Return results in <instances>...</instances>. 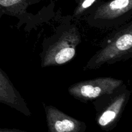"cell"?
I'll return each mask as SVG.
<instances>
[{"label":"cell","instance_id":"obj_1","mask_svg":"<svg viewBox=\"0 0 132 132\" xmlns=\"http://www.w3.org/2000/svg\"><path fill=\"white\" fill-rule=\"evenodd\" d=\"M131 24L116 34L105 46L96 53L86 64L88 69H95L104 63L117 61L131 53Z\"/></svg>","mask_w":132,"mask_h":132},{"label":"cell","instance_id":"obj_2","mask_svg":"<svg viewBox=\"0 0 132 132\" xmlns=\"http://www.w3.org/2000/svg\"><path fill=\"white\" fill-rule=\"evenodd\" d=\"M123 81L110 77H98L81 81L68 88V93L73 98L83 103L93 101L105 95H111L117 92Z\"/></svg>","mask_w":132,"mask_h":132},{"label":"cell","instance_id":"obj_3","mask_svg":"<svg viewBox=\"0 0 132 132\" xmlns=\"http://www.w3.org/2000/svg\"><path fill=\"white\" fill-rule=\"evenodd\" d=\"M79 42V35L76 30L65 32L46 50L42 67L61 65L72 60L76 55V46Z\"/></svg>","mask_w":132,"mask_h":132},{"label":"cell","instance_id":"obj_4","mask_svg":"<svg viewBox=\"0 0 132 132\" xmlns=\"http://www.w3.org/2000/svg\"><path fill=\"white\" fill-rule=\"evenodd\" d=\"M116 94L111 101L98 113L95 119L98 126L104 131H110L116 127L130 97V92L128 89L119 92L118 90Z\"/></svg>","mask_w":132,"mask_h":132},{"label":"cell","instance_id":"obj_5","mask_svg":"<svg viewBox=\"0 0 132 132\" xmlns=\"http://www.w3.org/2000/svg\"><path fill=\"white\" fill-rule=\"evenodd\" d=\"M43 104L48 132H85L86 125L52 105Z\"/></svg>","mask_w":132,"mask_h":132},{"label":"cell","instance_id":"obj_6","mask_svg":"<svg viewBox=\"0 0 132 132\" xmlns=\"http://www.w3.org/2000/svg\"><path fill=\"white\" fill-rule=\"evenodd\" d=\"M0 103L5 104L27 117L31 112L19 92L15 89L7 75L0 68Z\"/></svg>","mask_w":132,"mask_h":132},{"label":"cell","instance_id":"obj_7","mask_svg":"<svg viewBox=\"0 0 132 132\" xmlns=\"http://www.w3.org/2000/svg\"><path fill=\"white\" fill-rule=\"evenodd\" d=\"M130 9V0H113L108 5L106 9L97 11L94 20L102 21L104 24L122 19V15L127 12Z\"/></svg>","mask_w":132,"mask_h":132},{"label":"cell","instance_id":"obj_8","mask_svg":"<svg viewBox=\"0 0 132 132\" xmlns=\"http://www.w3.org/2000/svg\"><path fill=\"white\" fill-rule=\"evenodd\" d=\"M21 0H0V6L2 7H9L18 3Z\"/></svg>","mask_w":132,"mask_h":132},{"label":"cell","instance_id":"obj_9","mask_svg":"<svg viewBox=\"0 0 132 132\" xmlns=\"http://www.w3.org/2000/svg\"><path fill=\"white\" fill-rule=\"evenodd\" d=\"M0 132H28L23 130H18V129H9V128H0Z\"/></svg>","mask_w":132,"mask_h":132}]
</instances>
